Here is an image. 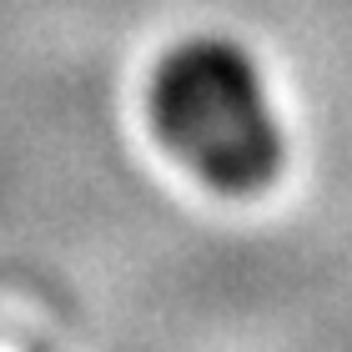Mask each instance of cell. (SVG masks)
<instances>
[{
	"label": "cell",
	"instance_id": "cell-1",
	"mask_svg": "<svg viewBox=\"0 0 352 352\" xmlns=\"http://www.w3.org/2000/svg\"><path fill=\"white\" fill-rule=\"evenodd\" d=\"M151 121L217 191L247 197L277 182L287 141L257 56L232 36H186L151 76Z\"/></svg>",
	"mask_w": 352,
	"mask_h": 352
}]
</instances>
